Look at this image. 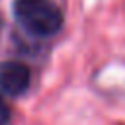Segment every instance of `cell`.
<instances>
[{"mask_svg":"<svg viewBox=\"0 0 125 125\" xmlns=\"http://www.w3.org/2000/svg\"><path fill=\"white\" fill-rule=\"evenodd\" d=\"M14 14L23 29L33 35H53L62 25V14L51 0H16Z\"/></svg>","mask_w":125,"mask_h":125,"instance_id":"1","label":"cell"},{"mask_svg":"<svg viewBox=\"0 0 125 125\" xmlns=\"http://www.w3.org/2000/svg\"><path fill=\"white\" fill-rule=\"evenodd\" d=\"M29 68L21 62H2L0 64V90L10 96H20L29 86Z\"/></svg>","mask_w":125,"mask_h":125,"instance_id":"2","label":"cell"},{"mask_svg":"<svg viewBox=\"0 0 125 125\" xmlns=\"http://www.w3.org/2000/svg\"><path fill=\"white\" fill-rule=\"evenodd\" d=\"M8 117H10V109H8L6 102L0 98V125H4V123L8 121Z\"/></svg>","mask_w":125,"mask_h":125,"instance_id":"3","label":"cell"}]
</instances>
